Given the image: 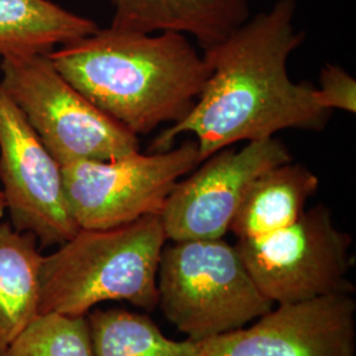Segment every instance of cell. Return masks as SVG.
<instances>
[{
    "label": "cell",
    "instance_id": "obj_1",
    "mask_svg": "<svg viewBox=\"0 0 356 356\" xmlns=\"http://www.w3.org/2000/svg\"><path fill=\"white\" fill-rule=\"evenodd\" d=\"M296 11V0H277L204 49L210 76L201 95L189 114L156 136L149 152L170 149L191 134L202 163L236 143L273 138L284 129L323 131L332 113L319 106L313 83L294 82L288 70L305 40L294 26Z\"/></svg>",
    "mask_w": 356,
    "mask_h": 356
},
{
    "label": "cell",
    "instance_id": "obj_2",
    "mask_svg": "<svg viewBox=\"0 0 356 356\" xmlns=\"http://www.w3.org/2000/svg\"><path fill=\"white\" fill-rule=\"evenodd\" d=\"M48 57L90 102L138 138L182 120L210 76L204 54L176 32L98 28Z\"/></svg>",
    "mask_w": 356,
    "mask_h": 356
},
{
    "label": "cell",
    "instance_id": "obj_3",
    "mask_svg": "<svg viewBox=\"0 0 356 356\" xmlns=\"http://www.w3.org/2000/svg\"><path fill=\"white\" fill-rule=\"evenodd\" d=\"M166 242L160 216L113 229H79L42 257L40 314L86 317L106 301H127L152 312Z\"/></svg>",
    "mask_w": 356,
    "mask_h": 356
},
{
    "label": "cell",
    "instance_id": "obj_4",
    "mask_svg": "<svg viewBox=\"0 0 356 356\" xmlns=\"http://www.w3.org/2000/svg\"><path fill=\"white\" fill-rule=\"evenodd\" d=\"M157 306L194 342L245 327L273 304L256 286L236 247L225 238L164 245Z\"/></svg>",
    "mask_w": 356,
    "mask_h": 356
},
{
    "label": "cell",
    "instance_id": "obj_5",
    "mask_svg": "<svg viewBox=\"0 0 356 356\" xmlns=\"http://www.w3.org/2000/svg\"><path fill=\"white\" fill-rule=\"evenodd\" d=\"M0 58L3 89L60 165L140 151L139 138L90 102L48 54L8 53Z\"/></svg>",
    "mask_w": 356,
    "mask_h": 356
},
{
    "label": "cell",
    "instance_id": "obj_6",
    "mask_svg": "<svg viewBox=\"0 0 356 356\" xmlns=\"http://www.w3.org/2000/svg\"><path fill=\"white\" fill-rule=\"evenodd\" d=\"M201 164L197 141L160 152L63 166L65 195L79 229H106L160 216L179 179Z\"/></svg>",
    "mask_w": 356,
    "mask_h": 356
},
{
    "label": "cell",
    "instance_id": "obj_7",
    "mask_svg": "<svg viewBox=\"0 0 356 356\" xmlns=\"http://www.w3.org/2000/svg\"><path fill=\"white\" fill-rule=\"evenodd\" d=\"M351 245V235L337 227L322 204L285 229L235 244L256 286L273 305L353 294L347 279Z\"/></svg>",
    "mask_w": 356,
    "mask_h": 356
},
{
    "label": "cell",
    "instance_id": "obj_8",
    "mask_svg": "<svg viewBox=\"0 0 356 356\" xmlns=\"http://www.w3.org/2000/svg\"><path fill=\"white\" fill-rule=\"evenodd\" d=\"M0 181L11 226L41 247L61 245L79 227L65 195L63 166L0 83Z\"/></svg>",
    "mask_w": 356,
    "mask_h": 356
},
{
    "label": "cell",
    "instance_id": "obj_9",
    "mask_svg": "<svg viewBox=\"0 0 356 356\" xmlns=\"http://www.w3.org/2000/svg\"><path fill=\"white\" fill-rule=\"evenodd\" d=\"M277 138L248 141L242 149L225 148L179 179L160 214L170 242L225 238L254 178L292 161Z\"/></svg>",
    "mask_w": 356,
    "mask_h": 356
},
{
    "label": "cell",
    "instance_id": "obj_10",
    "mask_svg": "<svg viewBox=\"0 0 356 356\" xmlns=\"http://www.w3.org/2000/svg\"><path fill=\"white\" fill-rule=\"evenodd\" d=\"M350 293L272 307L252 326L201 342L195 356H355Z\"/></svg>",
    "mask_w": 356,
    "mask_h": 356
},
{
    "label": "cell",
    "instance_id": "obj_11",
    "mask_svg": "<svg viewBox=\"0 0 356 356\" xmlns=\"http://www.w3.org/2000/svg\"><path fill=\"white\" fill-rule=\"evenodd\" d=\"M116 29L176 32L197 40L202 51L220 42L251 16L250 0H111Z\"/></svg>",
    "mask_w": 356,
    "mask_h": 356
},
{
    "label": "cell",
    "instance_id": "obj_12",
    "mask_svg": "<svg viewBox=\"0 0 356 356\" xmlns=\"http://www.w3.org/2000/svg\"><path fill=\"white\" fill-rule=\"evenodd\" d=\"M318 188V176L307 166L293 160L273 166L248 186L229 231L238 241H247L285 229L305 213Z\"/></svg>",
    "mask_w": 356,
    "mask_h": 356
},
{
    "label": "cell",
    "instance_id": "obj_13",
    "mask_svg": "<svg viewBox=\"0 0 356 356\" xmlns=\"http://www.w3.org/2000/svg\"><path fill=\"white\" fill-rule=\"evenodd\" d=\"M42 257L32 234L0 223V356L40 316Z\"/></svg>",
    "mask_w": 356,
    "mask_h": 356
},
{
    "label": "cell",
    "instance_id": "obj_14",
    "mask_svg": "<svg viewBox=\"0 0 356 356\" xmlns=\"http://www.w3.org/2000/svg\"><path fill=\"white\" fill-rule=\"evenodd\" d=\"M98 28L89 17L49 0H0V57L8 53L49 54Z\"/></svg>",
    "mask_w": 356,
    "mask_h": 356
},
{
    "label": "cell",
    "instance_id": "obj_15",
    "mask_svg": "<svg viewBox=\"0 0 356 356\" xmlns=\"http://www.w3.org/2000/svg\"><path fill=\"white\" fill-rule=\"evenodd\" d=\"M94 356H195L201 342L166 338L145 314L126 309H95L86 316Z\"/></svg>",
    "mask_w": 356,
    "mask_h": 356
},
{
    "label": "cell",
    "instance_id": "obj_16",
    "mask_svg": "<svg viewBox=\"0 0 356 356\" xmlns=\"http://www.w3.org/2000/svg\"><path fill=\"white\" fill-rule=\"evenodd\" d=\"M4 356H94L88 319L40 314Z\"/></svg>",
    "mask_w": 356,
    "mask_h": 356
},
{
    "label": "cell",
    "instance_id": "obj_17",
    "mask_svg": "<svg viewBox=\"0 0 356 356\" xmlns=\"http://www.w3.org/2000/svg\"><path fill=\"white\" fill-rule=\"evenodd\" d=\"M314 94L325 110L356 114L355 78L339 65L326 64L321 69L319 86Z\"/></svg>",
    "mask_w": 356,
    "mask_h": 356
},
{
    "label": "cell",
    "instance_id": "obj_18",
    "mask_svg": "<svg viewBox=\"0 0 356 356\" xmlns=\"http://www.w3.org/2000/svg\"><path fill=\"white\" fill-rule=\"evenodd\" d=\"M6 200H4V195H3V191H0V220L3 219V216L6 214Z\"/></svg>",
    "mask_w": 356,
    "mask_h": 356
}]
</instances>
